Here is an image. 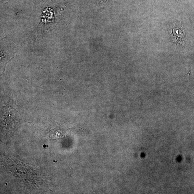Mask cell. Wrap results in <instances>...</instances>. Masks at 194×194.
I'll return each mask as SVG.
<instances>
[{
	"label": "cell",
	"mask_w": 194,
	"mask_h": 194,
	"mask_svg": "<svg viewBox=\"0 0 194 194\" xmlns=\"http://www.w3.org/2000/svg\"></svg>",
	"instance_id": "obj_2"
},
{
	"label": "cell",
	"mask_w": 194,
	"mask_h": 194,
	"mask_svg": "<svg viewBox=\"0 0 194 194\" xmlns=\"http://www.w3.org/2000/svg\"><path fill=\"white\" fill-rule=\"evenodd\" d=\"M176 1L177 2H178L179 0H176Z\"/></svg>",
	"instance_id": "obj_1"
}]
</instances>
